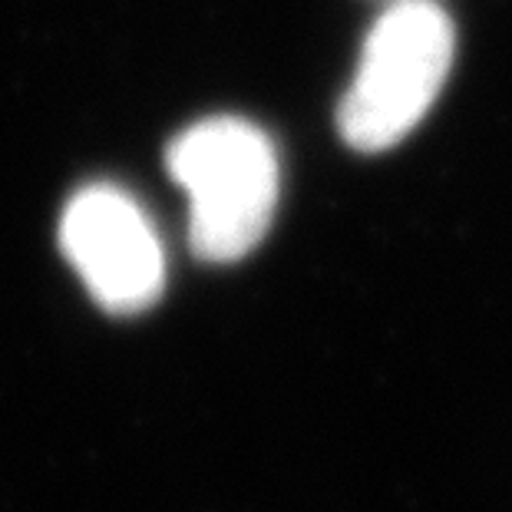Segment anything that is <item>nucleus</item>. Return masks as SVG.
<instances>
[{"label": "nucleus", "instance_id": "1", "mask_svg": "<svg viewBox=\"0 0 512 512\" xmlns=\"http://www.w3.org/2000/svg\"><path fill=\"white\" fill-rule=\"evenodd\" d=\"M456 30L437 0H394L364 40L337 106V129L357 152H384L420 123L453 67Z\"/></svg>", "mask_w": 512, "mask_h": 512}, {"label": "nucleus", "instance_id": "2", "mask_svg": "<svg viewBox=\"0 0 512 512\" xmlns=\"http://www.w3.org/2000/svg\"><path fill=\"white\" fill-rule=\"evenodd\" d=\"M169 172L189 192V245L235 261L265 238L278 205V152L255 123L202 119L169 146Z\"/></svg>", "mask_w": 512, "mask_h": 512}, {"label": "nucleus", "instance_id": "4", "mask_svg": "<svg viewBox=\"0 0 512 512\" xmlns=\"http://www.w3.org/2000/svg\"><path fill=\"white\" fill-rule=\"evenodd\" d=\"M387 4H394V0H387Z\"/></svg>", "mask_w": 512, "mask_h": 512}, {"label": "nucleus", "instance_id": "3", "mask_svg": "<svg viewBox=\"0 0 512 512\" xmlns=\"http://www.w3.org/2000/svg\"><path fill=\"white\" fill-rule=\"evenodd\" d=\"M60 242L103 308L133 314L162 294L166 255L159 235L116 185H90L73 195L60 222Z\"/></svg>", "mask_w": 512, "mask_h": 512}]
</instances>
